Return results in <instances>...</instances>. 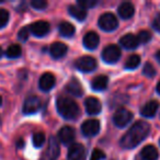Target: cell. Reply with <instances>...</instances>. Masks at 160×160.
Returning a JSON list of instances; mask_svg holds the SVG:
<instances>
[{
  "label": "cell",
  "mask_w": 160,
  "mask_h": 160,
  "mask_svg": "<svg viewBox=\"0 0 160 160\" xmlns=\"http://www.w3.org/2000/svg\"><path fill=\"white\" fill-rule=\"evenodd\" d=\"M108 82H109V79H108L107 76L101 75L96 77L91 82V87L94 91H103L105 90V88L108 87Z\"/></svg>",
  "instance_id": "7402d4cb"
},
{
  "label": "cell",
  "mask_w": 160,
  "mask_h": 160,
  "mask_svg": "<svg viewBox=\"0 0 160 160\" xmlns=\"http://www.w3.org/2000/svg\"><path fill=\"white\" fill-rule=\"evenodd\" d=\"M56 82L55 76L51 72H45L41 76L40 81H38V86H40L41 90L43 91H49L54 88Z\"/></svg>",
  "instance_id": "7c38bea8"
},
{
  "label": "cell",
  "mask_w": 160,
  "mask_h": 160,
  "mask_svg": "<svg viewBox=\"0 0 160 160\" xmlns=\"http://www.w3.org/2000/svg\"><path fill=\"white\" fill-rule=\"evenodd\" d=\"M150 126L148 123L138 121L136 122L121 139V146L125 149H132L138 146L148 136Z\"/></svg>",
  "instance_id": "6da1fadb"
},
{
  "label": "cell",
  "mask_w": 160,
  "mask_h": 160,
  "mask_svg": "<svg viewBox=\"0 0 160 160\" xmlns=\"http://www.w3.org/2000/svg\"><path fill=\"white\" fill-rule=\"evenodd\" d=\"M66 90L73 97H81L83 94V89L76 78H72L69 80L68 83L66 85Z\"/></svg>",
  "instance_id": "2e32d148"
},
{
  "label": "cell",
  "mask_w": 160,
  "mask_h": 160,
  "mask_svg": "<svg viewBox=\"0 0 160 160\" xmlns=\"http://www.w3.org/2000/svg\"><path fill=\"white\" fill-rule=\"evenodd\" d=\"M9 22V12L6 9L0 8V29L5 28Z\"/></svg>",
  "instance_id": "83f0119b"
},
{
  "label": "cell",
  "mask_w": 160,
  "mask_h": 160,
  "mask_svg": "<svg viewBox=\"0 0 160 160\" xmlns=\"http://www.w3.org/2000/svg\"><path fill=\"white\" fill-rule=\"evenodd\" d=\"M159 144H160V142H159Z\"/></svg>",
  "instance_id": "60d3db41"
},
{
  "label": "cell",
  "mask_w": 160,
  "mask_h": 160,
  "mask_svg": "<svg viewBox=\"0 0 160 160\" xmlns=\"http://www.w3.org/2000/svg\"><path fill=\"white\" fill-rule=\"evenodd\" d=\"M157 92L160 94V81L158 82V85H157Z\"/></svg>",
  "instance_id": "74e56055"
},
{
  "label": "cell",
  "mask_w": 160,
  "mask_h": 160,
  "mask_svg": "<svg viewBox=\"0 0 160 160\" xmlns=\"http://www.w3.org/2000/svg\"><path fill=\"white\" fill-rule=\"evenodd\" d=\"M22 54V48H21L20 45L18 44H12L8 47L7 52H6V55L9 58H18Z\"/></svg>",
  "instance_id": "d4e9b609"
},
{
  "label": "cell",
  "mask_w": 160,
  "mask_h": 160,
  "mask_svg": "<svg viewBox=\"0 0 160 160\" xmlns=\"http://www.w3.org/2000/svg\"><path fill=\"white\" fill-rule=\"evenodd\" d=\"M85 108H86L87 113L90 114V115H97V114L100 113L101 110H102L101 102L97 98H93V97H90V98L86 99Z\"/></svg>",
  "instance_id": "4fadbf2b"
},
{
  "label": "cell",
  "mask_w": 160,
  "mask_h": 160,
  "mask_svg": "<svg viewBox=\"0 0 160 160\" xmlns=\"http://www.w3.org/2000/svg\"><path fill=\"white\" fill-rule=\"evenodd\" d=\"M41 109V100L35 96L29 97L27 100L24 101V104L22 108V112L25 115H30V114H34Z\"/></svg>",
  "instance_id": "52a82bcc"
},
{
  "label": "cell",
  "mask_w": 160,
  "mask_h": 160,
  "mask_svg": "<svg viewBox=\"0 0 160 160\" xmlns=\"http://www.w3.org/2000/svg\"><path fill=\"white\" fill-rule=\"evenodd\" d=\"M77 5L82 8V9L87 10V9H89V8H92L98 5V1H97V0H79L77 2Z\"/></svg>",
  "instance_id": "f546056e"
},
{
  "label": "cell",
  "mask_w": 160,
  "mask_h": 160,
  "mask_svg": "<svg viewBox=\"0 0 160 160\" xmlns=\"http://www.w3.org/2000/svg\"><path fill=\"white\" fill-rule=\"evenodd\" d=\"M2 104V98H1V96H0V105Z\"/></svg>",
  "instance_id": "ab89813d"
},
{
  "label": "cell",
  "mask_w": 160,
  "mask_h": 160,
  "mask_svg": "<svg viewBox=\"0 0 160 160\" xmlns=\"http://www.w3.org/2000/svg\"><path fill=\"white\" fill-rule=\"evenodd\" d=\"M23 145H24V142H23V139H19L18 140V144H17V147H18V148H21V147H23Z\"/></svg>",
  "instance_id": "d590c367"
},
{
  "label": "cell",
  "mask_w": 160,
  "mask_h": 160,
  "mask_svg": "<svg viewBox=\"0 0 160 160\" xmlns=\"http://www.w3.org/2000/svg\"><path fill=\"white\" fill-rule=\"evenodd\" d=\"M59 155V145L55 137L52 136L48 140V146L44 153H43L42 160H55Z\"/></svg>",
  "instance_id": "ba28073f"
},
{
  "label": "cell",
  "mask_w": 160,
  "mask_h": 160,
  "mask_svg": "<svg viewBox=\"0 0 160 160\" xmlns=\"http://www.w3.org/2000/svg\"><path fill=\"white\" fill-rule=\"evenodd\" d=\"M47 5H48V3H47V1H45V0H33V1H31V6L36 10L45 9V8L47 7Z\"/></svg>",
  "instance_id": "1f68e13d"
},
{
  "label": "cell",
  "mask_w": 160,
  "mask_h": 160,
  "mask_svg": "<svg viewBox=\"0 0 160 160\" xmlns=\"http://www.w3.org/2000/svg\"><path fill=\"white\" fill-rule=\"evenodd\" d=\"M156 59L158 60V62H160V51H158L156 53Z\"/></svg>",
  "instance_id": "8d00e7d4"
},
{
  "label": "cell",
  "mask_w": 160,
  "mask_h": 160,
  "mask_svg": "<svg viewBox=\"0 0 160 160\" xmlns=\"http://www.w3.org/2000/svg\"><path fill=\"white\" fill-rule=\"evenodd\" d=\"M69 160H85L86 149L81 144H72L68 150Z\"/></svg>",
  "instance_id": "8fae6325"
},
{
  "label": "cell",
  "mask_w": 160,
  "mask_h": 160,
  "mask_svg": "<svg viewBox=\"0 0 160 160\" xmlns=\"http://www.w3.org/2000/svg\"><path fill=\"white\" fill-rule=\"evenodd\" d=\"M105 158V153L101 149H94L91 153L90 160H103Z\"/></svg>",
  "instance_id": "d6a6232c"
},
{
  "label": "cell",
  "mask_w": 160,
  "mask_h": 160,
  "mask_svg": "<svg viewBox=\"0 0 160 160\" xmlns=\"http://www.w3.org/2000/svg\"><path fill=\"white\" fill-rule=\"evenodd\" d=\"M132 120H133V113L124 108L118 109L113 115V123L121 128L126 126Z\"/></svg>",
  "instance_id": "277c9868"
},
{
  "label": "cell",
  "mask_w": 160,
  "mask_h": 160,
  "mask_svg": "<svg viewBox=\"0 0 160 160\" xmlns=\"http://www.w3.org/2000/svg\"><path fill=\"white\" fill-rule=\"evenodd\" d=\"M142 73H144L146 77L151 78L156 75V70H155V67L150 64V62H146L144 66V69H142Z\"/></svg>",
  "instance_id": "4dcf8cb0"
},
{
  "label": "cell",
  "mask_w": 160,
  "mask_h": 160,
  "mask_svg": "<svg viewBox=\"0 0 160 160\" xmlns=\"http://www.w3.org/2000/svg\"><path fill=\"white\" fill-rule=\"evenodd\" d=\"M137 38H138V42L139 43L146 44V43H148L149 41L151 40V34H150V32L144 30V31H140L139 33H138Z\"/></svg>",
  "instance_id": "f1b7e54d"
},
{
  "label": "cell",
  "mask_w": 160,
  "mask_h": 160,
  "mask_svg": "<svg viewBox=\"0 0 160 160\" xmlns=\"http://www.w3.org/2000/svg\"><path fill=\"white\" fill-rule=\"evenodd\" d=\"M120 44L127 49H135L136 47L139 45V42H138L137 36L129 33V34H126V35L121 38Z\"/></svg>",
  "instance_id": "e0dca14e"
},
{
  "label": "cell",
  "mask_w": 160,
  "mask_h": 160,
  "mask_svg": "<svg viewBox=\"0 0 160 160\" xmlns=\"http://www.w3.org/2000/svg\"><path fill=\"white\" fill-rule=\"evenodd\" d=\"M118 16L122 19H129L135 13V8L131 2H123L118 9Z\"/></svg>",
  "instance_id": "ffe728a7"
},
{
  "label": "cell",
  "mask_w": 160,
  "mask_h": 160,
  "mask_svg": "<svg viewBox=\"0 0 160 160\" xmlns=\"http://www.w3.org/2000/svg\"><path fill=\"white\" fill-rule=\"evenodd\" d=\"M98 24L103 31L105 32H112L118 27V18L111 12H107L103 13L102 16L99 18Z\"/></svg>",
  "instance_id": "3957f363"
},
{
  "label": "cell",
  "mask_w": 160,
  "mask_h": 160,
  "mask_svg": "<svg viewBox=\"0 0 160 160\" xmlns=\"http://www.w3.org/2000/svg\"><path fill=\"white\" fill-rule=\"evenodd\" d=\"M32 140H33L34 147H36V148H41V147L45 144L46 137H45V134L42 133V132H36V133H34L33 137H32Z\"/></svg>",
  "instance_id": "4316f807"
},
{
  "label": "cell",
  "mask_w": 160,
  "mask_h": 160,
  "mask_svg": "<svg viewBox=\"0 0 160 160\" xmlns=\"http://www.w3.org/2000/svg\"><path fill=\"white\" fill-rule=\"evenodd\" d=\"M76 67L80 71L90 72L97 68V60L91 56H82L76 62Z\"/></svg>",
  "instance_id": "8992f818"
},
{
  "label": "cell",
  "mask_w": 160,
  "mask_h": 160,
  "mask_svg": "<svg viewBox=\"0 0 160 160\" xmlns=\"http://www.w3.org/2000/svg\"><path fill=\"white\" fill-rule=\"evenodd\" d=\"M29 30L33 35L38 36V38H42L49 32V24L46 21H36L30 25Z\"/></svg>",
  "instance_id": "30bf717a"
},
{
  "label": "cell",
  "mask_w": 160,
  "mask_h": 160,
  "mask_svg": "<svg viewBox=\"0 0 160 160\" xmlns=\"http://www.w3.org/2000/svg\"><path fill=\"white\" fill-rule=\"evenodd\" d=\"M58 139L64 145H70L75 140V129L70 126H64L58 132Z\"/></svg>",
  "instance_id": "5bb4252c"
},
{
  "label": "cell",
  "mask_w": 160,
  "mask_h": 160,
  "mask_svg": "<svg viewBox=\"0 0 160 160\" xmlns=\"http://www.w3.org/2000/svg\"><path fill=\"white\" fill-rule=\"evenodd\" d=\"M100 122L98 120H87L81 125V132L87 137H92L100 132Z\"/></svg>",
  "instance_id": "9c48e42d"
},
{
  "label": "cell",
  "mask_w": 160,
  "mask_h": 160,
  "mask_svg": "<svg viewBox=\"0 0 160 160\" xmlns=\"http://www.w3.org/2000/svg\"><path fill=\"white\" fill-rule=\"evenodd\" d=\"M140 156H142V160H157L159 153H158L156 147H153L152 145H147L142 149Z\"/></svg>",
  "instance_id": "44dd1931"
},
{
  "label": "cell",
  "mask_w": 160,
  "mask_h": 160,
  "mask_svg": "<svg viewBox=\"0 0 160 160\" xmlns=\"http://www.w3.org/2000/svg\"><path fill=\"white\" fill-rule=\"evenodd\" d=\"M158 108H159V103L157 101H149L140 109V114L145 118H153L156 112L158 111Z\"/></svg>",
  "instance_id": "d6986e66"
},
{
  "label": "cell",
  "mask_w": 160,
  "mask_h": 160,
  "mask_svg": "<svg viewBox=\"0 0 160 160\" xmlns=\"http://www.w3.org/2000/svg\"><path fill=\"white\" fill-rule=\"evenodd\" d=\"M29 35H30V30L28 27L21 29L20 32H19V38H20L21 41H23V42H25V41L29 38Z\"/></svg>",
  "instance_id": "836d02e7"
},
{
  "label": "cell",
  "mask_w": 160,
  "mask_h": 160,
  "mask_svg": "<svg viewBox=\"0 0 160 160\" xmlns=\"http://www.w3.org/2000/svg\"><path fill=\"white\" fill-rule=\"evenodd\" d=\"M83 45H85L86 48L88 49H94L98 47L99 42H100V38L99 35L96 32H88L87 34L83 38Z\"/></svg>",
  "instance_id": "ac0fdd59"
},
{
  "label": "cell",
  "mask_w": 160,
  "mask_h": 160,
  "mask_svg": "<svg viewBox=\"0 0 160 160\" xmlns=\"http://www.w3.org/2000/svg\"><path fill=\"white\" fill-rule=\"evenodd\" d=\"M56 107L60 116L66 120H75L79 115L78 104L68 97H59L56 102Z\"/></svg>",
  "instance_id": "7a4b0ae2"
},
{
  "label": "cell",
  "mask_w": 160,
  "mask_h": 160,
  "mask_svg": "<svg viewBox=\"0 0 160 160\" xmlns=\"http://www.w3.org/2000/svg\"><path fill=\"white\" fill-rule=\"evenodd\" d=\"M152 28L157 32H160V12L157 14V17L155 18V20L152 21Z\"/></svg>",
  "instance_id": "e575fe53"
},
{
  "label": "cell",
  "mask_w": 160,
  "mask_h": 160,
  "mask_svg": "<svg viewBox=\"0 0 160 160\" xmlns=\"http://www.w3.org/2000/svg\"><path fill=\"white\" fill-rule=\"evenodd\" d=\"M121 57V49L118 45L111 44L107 46L102 52V59L108 64H114Z\"/></svg>",
  "instance_id": "5b68a950"
},
{
  "label": "cell",
  "mask_w": 160,
  "mask_h": 160,
  "mask_svg": "<svg viewBox=\"0 0 160 160\" xmlns=\"http://www.w3.org/2000/svg\"><path fill=\"white\" fill-rule=\"evenodd\" d=\"M140 64V57L136 54L134 55H131L128 58H127L126 62H125V68L128 69V70H132V69H135L139 66Z\"/></svg>",
  "instance_id": "484cf974"
},
{
  "label": "cell",
  "mask_w": 160,
  "mask_h": 160,
  "mask_svg": "<svg viewBox=\"0 0 160 160\" xmlns=\"http://www.w3.org/2000/svg\"><path fill=\"white\" fill-rule=\"evenodd\" d=\"M68 12L71 17L76 18L78 21H83L87 17V10L82 9L79 6H70L68 9Z\"/></svg>",
  "instance_id": "603a6c76"
},
{
  "label": "cell",
  "mask_w": 160,
  "mask_h": 160,
  "mask_svg": "<svg viewBox=\"0 0 160 160\" xmlns=\"http://www.w3.org/2000/svg\"><path fill=\"white\" fill-rule=\"evenodd\" d=\"M67 49H68V47H67L66 44L62 42H55L49 47V54L55 59H59V58L64 57L66 55Z\"/></svg>",
  "instance_id": "9a60e30c"
},
{
  "label": "cell",
  "mask_w": 160,
  "mask_h": 160,
  "mask_svg": "<svg viewBox=\"0 0 160 160\" xmlns=\"http://www.w3.org/2000/svg\"><path fill=\"white\" fill-rule=\"evenodd\" d=\"M58 30H59V33L62 34V36H66V38H70L75 34L76 29L71 23L67 22V21H64L59 24L58 27Z\"/></svg>",
  "instance_id": "cb8c5ba5"
},
{
  "label": "cell",
  "mask_w": 160,
  "mask_h": 160,
  "mask_svg": "<svg viewBox=\"0 0 160 160\" xmlns=\"http://www.w3.org/2000/svg\"><path fill=\"white\" fill-rule=\"evenodd\" d=\"M2 56V49H1V47H0V57Z\"/></svg>",
  "instance_id": "f35d334b"
}]
</instances>
